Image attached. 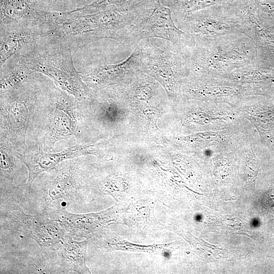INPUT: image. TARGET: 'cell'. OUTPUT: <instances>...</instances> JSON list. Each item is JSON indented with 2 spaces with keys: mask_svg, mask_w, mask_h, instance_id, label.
<instances>
[{
  "mask_svg": "<svg viewBox=\"0 0 274 274\" xmlns=\"http://www.w3.org/2000/svg\"><path fill=\"white\" fill-rule=\"evenodd\" d=\"M72 237L66 233L54 249L59 258L61 271L91 273L86 264L87 239L77 241L73 239Z\"/></svg>",
  "mask_w": 274,
  "mask_h": 274,
  "instance_id": "4fadbf2b",
  "label": "cell"
},
{
  "mask_svg": "<svg viewBox=\"0 0 274 274\" xmlns=\"http://www.w3.org/2000/svg\"><path fill=\"white\" fill-rule=\"evenodd\" d=\"M51 12L41 10L31 0H0V24L47 21Z\"/></svg>",
  "mask_w": 274,
  "mask_h": 274,
  "instance_id": "7c38bea8",
  "label": "cell"
},
{
  "mask_svg": "<svg viewBox=\"0 0 274 274\" xmlns=\"http://www.w3.org/2000/svg\"><path fill=\"white\" fill-rule=\"evenodd\" d=\"M76 51L64 39L50 35L39 39L12 57L33 73L47 76L57 87L80 101L88 96L89 91L74 65Z\"/></svg>",
  "mask_w": 274,
  "mask_h": 274,
  "instance_id": "6da1fadb",
  "label": "cell"
},
{
  "mask_svg": "<svg viewBox=\"0 0 274 274\" xmlns=\"http://www.w3.org/2000/svg\"><path fill=\"white\" fill-rule=\"evenodd\" d=\"M96 0H77L81 7L88 5Z\"/></svg>",
  "mask_w": 274,
  "mask_h": 274,
  "instance_id": "ac0fdd59",
  "label": "cell"
},
{
  "mask_svg": "<svg viewBox=\"0 0 274 274\" xmlns=\"http://www.w3.org/2000/svg\"><path fill=\"white\" fill-rule=\"evenodd\" d=\"M116 217L114 207L94 213L74 214L65 208L55 211L51 218L56 220L72 236L88 239L113 222Z\"/></svg>",
  "mask_w": 274,
  "mask_h": 274,
  "instance_id": "ba28073f",
  "label": "cell"
},
{
  "mask_svg": "<svg viewBox=\"0 0 274 274\" xmlns=\"http://www.w3.org/2000/svg\"><path fill=\"white\" fill-rule=\"evenodd\" d=\"M139 12L125 8L90 14L70 12L58 25V32L77 50L100 39H114L124 44L127 31Z\"/></svg>",
  "mask_w": 274,
  "mask_h": 274,
  "instance_id": "7a4b0ae2",
  "label": "cell"
},
{
  "mask_svg": "<svg viewBox=\"0 0 274 274\" xmlns=\"http://www.w3.org/2000/svg\"><path fill=\"white\" fill-rule=\"evenodd\" d=\"M145 53L144 40L134 46L131 54L119 63L102 65L80 73L81 78L88 87L104 85L128 75H136L143 72V62Z\"/></svg>",
  "mask_w": 274,
  "mask_h": 274,
  "instance_id": "52a82bcc",
  "label": "cell"
},
{
  "mask_svg": "<svg viewBox=\"0 0 274 274\" xmlns=\"http://www.w3.org/2000/svg\"><path fill=\"white\" fill-rule=\"evenodd\" d=\"M262 205L268 212L274 214V190L271 189L264 194Z\"/></svg>",
  "mask_w": 274,
  "mask_h": 274,
  "instance_id": "e0dca14e",
  "label": "cell"
},
{
  "mask_svg": "<svg viewBox=\"0 0 274 274\" xmlns=\"http://www.w3.org/2000/svg\"><path fill=\"white\" fill-rule=\"evenodd\" d=\"M73 96L56 85L47 88L38 128L41 144L51 148L61 140L80 136L79 110Z\"/></svg>",
  "mask_w": 274,
  "mask_h": 274,
  "instance_id": "277c9868",
  "label": "cell"
},
{
  "mask_svg": "<svg viewBox=\"0 0 274 274\" xmlns=\"http://www.w3.org/2000/svg\"><path fill=\"white\" fill-rule=\"evenodd\" d=\"M53 35L46 22H23L1 26L0 66L39 39Z\"/></svg>",
  "mask_w": 274,
  "mask_h": 274,
  "instance_id": "8992f818",
  "label": "cell"
},
{
  "mask_svg": "<svg viewBox=\"0 0 274 274\" xmlns=\"http://www.w3.org/2000/svg\"><path fill=\"white\" fill-rule=\"evenodd\" d=\"M32 76L17 88L1 94V132L16 148L25 144L28 131L36 123L37 108L42 104L47 88Z\"/></svg>",
  "mask_w": 274,
  "mask_h": 274,
  "instance_id": "3957f363",
  "label": "cell"
},
{
  "mask_svg": "<svg viewBox=\"0 0 274 274\" xmlns=\"http://www.w3.org/2000/svg\"><path fill=\"white\" fill-rule=\"evenodd\" d=\"M14 221L26 229L42 251H54L66 232L56 220L47 215H30L16 211L10 216Z\"/></svg>",
  "mask_w": 274,
  "mask_h": 274,
  "instance_id": "30bf717a",
  "label": "cell"
},
{
  "mask_svg": "<svg viewBox=\"0 0 274 274\" xmlns=\"http://www.w3.org/2000/svg\"><path fill=\"white\" fill-rule=\"evenodd\" d=\"M81 187L79 164L76 161L65 162L58 170L47 191L46 203L62 198L67 201L79 197Z\"/></svg>",
  "mask_w": 274,
  "mask_h": 274,
  "instance_id": "8fae6325",
  "label": "cell"
},
{
  "mask_svg": "<svg viewBox=\"0 0 274 274\" xmlns=\"http://www.w3.org/2000/svg\"><path fill=\"white\" fill-rule=\"evenodd\" d=\"M40 10L50 12L65 13L81 8L77 0H31Z\"/></svg>",
  "mask_w": 274,
  "mask_h": 274,
  "instance_id": "9a60e30c",
  "label": "cell"
},
{
  "mask_svg": "<svg viewBox=\"0 0 274 274\" xmlns=\"http://www.w3.org/2000/svg\"><path fill=\"white\" fill-rule=\"evenodd\" d=\"M90 146H76L56 153H46L40 147L34 149L16 151V156L26 166L28 176L27 184H31L41 173L56 169L61 162L89 153Z\"/></svg>",
  "mask_w": 274,
  "mask_h": 274,
  "instance_id": "9c48e42d",
  "label": "cell"
},
{
  "mask_svg": "<svg viewBox=\"0 0 274 274\" xmlns=\"http://www.w3.org/2000/svg\"><path fill=\"white\" fill-rule=\"evenodd\" d=\"M33 74L25 64L12 57L1 67V94L17 88Z\"/></svg>",
  "mask_w": 274,
  "mask_h": 274,
  "instance_id": "5bb4252c",
  "label": "cell"
},
{
  "mask_svg": "<svg viewBox=\"0 0 274 274\" xmlns=\"http://www.w3.org/2000/svg\"><path fill=\"white\" fill-rule=\"evenodd\" d=\"M1 142L0 165L1 175L9 174L13 172L15 167L14 155L12 152V145L7 140Z\"/></svg>",
  "mask_w": 274,
  "mask_h": 274,
  "instance_id": "2e32d148",
  "label": "cell"
},
{
  "mask_svg": "<svg viewBox=\"0 0 274 274\" xmlns=\"http://www.w3.org/2000/svg\"><path fill=\"white\" fill-rule=\"evenodd\" d=\"M184 34L174 22L170 10L158 1L153 7L140 11L127 31L124 44L135 46L142 40L159 38L175 44Z\"/></svg>",
  "mask_w": 274,
  "mask_h": 274,
  "instance_id": "5b68a950",
  "label": "cell"
}]
</instances>
